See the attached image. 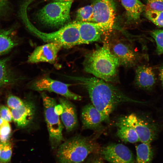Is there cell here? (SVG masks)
Returning <instances> with one entry per match:
<instances>
[{
    "instance_id": "6da1fadb",
    "label": "cell",
    "mask_w": 163,
    "mask_h": 163,
    "mask_svg": "<svg viewBox=\"0 0 163 163\" xmlns=\"http://www.w3.org/2000/svg\"><path fill=\"white\" fill-rule=\"evenodd\" d=\"M87 90L92 104L101 113L104 121L120 104L125 102L144 103L132 99L112 84L96 77L68 76Z\"/></svg>"
},
{
    "instance_id": "7a4b0ae2",
    "label": "cell",
    "mask_w": 163,
    "mask_h": 163,
    "mask_svg": "<svg viewBox=\"0 0 163 163\" xmlns=\"http://www.w3.org/2000/svg\"><path fill=\"white\" fill-rule=\"evenodd\" d=\"M83 64L84 71L95 77L108 82H118L120 64L105 43L86 54Z\"/></svg>"
},
{
    "instance_id": "3957f363",
    "label": "cell",
    "mask_w": 163,
    "mask_h": 163,
    "mask_svg": "<svg viewBox=\"0 0 163 163\" xmlns=\"http://www.w3.org/2000/svg\"><path fill=\"white\" fill-rule=\"evenodd\" d=\"M97 138L78 135L64 141L57 149V163H81L89 155L99 154L101 147Z\"/></svg>"
},
{
    "instance_id": "277c9868",
    "label": "cell",
    "mask_w": 163,
    "mask_h": 163,
    "mask_svg": "<svg viewBox=\"0 0 163 163\" xmlns=\"http://www.w3.org/2000/svg\"><path fill=\"white\" fill-rule=\"evenodd\" d=\"M28 5L21 7L20 14L21 19L28 30L43 41L46 43H56L62 47L70 48L81 44L80 34L78 21L69 23L58 30L52 32H42L37 29L30 22L28 16Z\"/></svg>"
},
{
    "instance_id": "5b68a950",
    "label": "cell",
    "mask_w": 163,
    "mask_h": 163,
    "mask_svg": "<svg viewBox=\"0 0 163 163\" xmlns=\"http://www.w3.org/2000/svg\"><path fill=\"white\" fill-rule=\"evenodd\" d=\"M103 43H106L111 53L118 59L120 66L131 68L137 65L145 55L136 51L130 41L117 35L107 34Z\"/></svg>"
},
{
    "instance_id": "8992f818",
    "label": "cell",
    "mask_w": 163,
    "mask_h": 163,
    "mask_svg": "<svg viewBox=\"0 0 163 163\" xmlns=\"http://www.w3.org/2000/svg\"><path fill=\"white\" fill-rule=\"evenodd\" d=\"M72 2L54 1L45 5L37 14L42 24L52 27H63L70 20V11Z\"/></svg>"
},
{
    "instance_id": "52a82bcc",
    "label": "cell",
    "mask_w": 163,
    "mask_h": 163,
    "mask_svg": "<svg viewBox=\"0 0 163 163\" xmlns=\"http://www.w3.org/2000/svg\"><path fill=\"white\" fill-rule=\"evenodd\" d=\"M41 94L51 147L53 150H56L64 141L63 126L59 116L55 112L56 103L55 99L44 92Z\"/></svg>"
},
{
    "instance_id": "ba28073f",
    "label": "cell",
    "mask_w": 163,
    "mask_h": 163,
    "mask_svg": "<svg viewBox=\"0 0 163 163\" xmlns=\"http://www.w3.org/2000/svg\"><path fill=\"white\" fill-rule=\"evenodd\" d=\"M71 85L46 76L33 81L29 84L28 87L30 89L35 91L53 92L68 99L81 100L82 96L69 90V87Z\"/></svg>"
},
{
    "instance_id": "9c48e42d",
    "label": "cell",
    "mask_w": 163,
    "mask_h": 163,
    "mask_svg": "<svg viewBox=\"0 0 163 163\" xmlns=\"http://www.w3.org/2000/svg\"><path fill=\"white\" fill-rule=\"evenodd\" d=\"M99 153L109 163H134V159L131 150L119 143H110L101 147Z\"/></svg>"
},
{
    "instance_id": "30bf717a",
    "label": "cell",
    "mask_w": 163,
    "mask_h": 163,
    "mask_svg": "<svg viewBox=\"0 0 163 163\" xmlns=\"http://www.w3.org/2000/svg\"><path fill=\"white\" fill-rule=\"evenodd\" d=\"M78 22L81 44H88L101 41L103 35L113 28L108 24L103 23L94 22Z\"/></svg>"
},
{
    "instance_id": "8fae6325",
    "label": "cell",
    "mask_w": 163,
    "mask_h": 163,
    "mask_svg": "<svg viewBox=\"0 0 163 163\" xmlns=\"http://www.w3.org/2000/svg\"><path fill=\"white\" fill-rule=\"evenodd\" d=\"M125 122L136 131L139 141L150 144L156 135V128L134 113L123 117Z\"/></svg>"
},
{
    "instance_id": "7c38bea8",
    "label": "cell",
    "mask_w": 163,
    "mask_h": 163,
    "mask_svg": "<svg viewBox=\"0 0 163 163\" xmlns=\"http://www.w3.org/2000/svg\"><path fill=\"white\" fill-rule=\"evenodd\" d=\"M94 22L108 24L113 27L116 15L114 0H92Z\"/></svg>"
},
{
    "instance_id": "4fadbf2b",
    "label": "cell",
    "mask_w": 163,
    "mask_h": 163,
    "mask_svg": "<svg viewBox=\"0 0 163 163\" xmlns=\"http://www.w3.org/2000/svg\"><path fill=\"white\" fill-rule=\"evenodd\" d=\"M62 47L60 44L54 42L48 43L38 46L29 56L27 62L30 63L41 62L53 63Z\"/></svg>"
},
{
    "instance_id": "5bb4252c",
    "label": "cell",
    "mask_w": 163,
    "mask_h": 163,
    "mask_svg": "<svg viewBox=\"0 0 163 163\" xmlns=\"http://www.w3.org/2000/svg\"><path fill=\"white\" fill-rule=\"evenodd\" d=\"M82 128L94 130L100 129L104 120L100 112L92 104L83 107L81 112Z\"/></svg>"
},
{
    "instance_id": "9a60e30c",
    "label": "cell",
    "mask_w": 163,
    "mask_h": 163,
    "mask_svg": "<svg viewBox=\"0 0 163 163\" xmlns=\"http://www.w3.org/2000/svg\"><path fill=\"white\" fill-rule=\"evenodd\" d=\"M156 82L155 75L151 67L144 65L137 66L134 79L137 87L144 90H151L155 86Z\"/></svg>"
},
{
    "instance_id": "2e32d148",
    "label": "cell",
    "mask_w": 163,
    "mask_h": 163,
    "mask_svg": "<svg viewBox=\"0 0 163 163\" xmlns=\"http://www.w3.org/2000/svg\"><path fill=\"white\" fill-rule=\"evenodd\" d=\"M35 110L34 105L32 102H25L24 105L19 108L11 110L13 120L18 127H24L32 121Z\"/></svg>"
},
{
    "instance_id": "e0dca14e",
    "label": "cell",
    "mask_w": 163,
    "mask_h": 163,
    "mask_svg": "<svg viewBox=\"0 0 163 163\" xmlns=\"http://www.w3.org/2000/svg\"><path fill=\"white\" fill-rule=\"evenodd\" d=\"M59 102L62 111L61 117L62 121L67 132L75 127L77 124V117L75 107L66 98H59Z\"/></svg>"
},
{
    "instance_id": "ac0fdd59",
    "label": "cell",
    "mask_w": 163,
    "mask_h": 163,
    "mask_svg": "<svg viewBox=\"0 0 163 163\" xmlns=\"http://www.w3.org/2000/svg\"><path fill=\"white\" fill-rule=\"evenodd\" d=\"M126 11L125 17L129 23H135L139 21L140 15L145 11L146 6L139 0H121Z\"/></svg>"
},
{
    "instance_id": "d6986e66",
    "label": "cell",
    "mask_w": 163,
    "mask_h": 163,
    "mask_svg": "<svg viewBox=\"0 0 163 163\" xmlns=\"http://www.w3.org/2000/svg\"><path fill=\"white\" fill-rule=\"evenodd\" d=\"M117 135L122 141L134 143L139 140L135 130L124 120L123 117L120 118L116 123Z\"/></svg>"
},
{
    "instance_id": "ffe728a7",
    "label": "cell",
    "mask_w": 163,
    "mask_h": 163,
    "mask_svg": "<svg viewBox=\"0 0 163 163\" xmlns=\"http://www.w3.org/2000/svg\"><path fill=\"white\" fill-rule=\"evenodd\" d=\"M14 33L13 27L0 30V55L8 52L18 45Z\"/></svg>"
},
{
    "instance_id": "44dd1931",
    "label": "cell",
    "mask_w": 163,
    "mask_h": 163,
    "mask_svg": "<svg viewBox=\"0 0 163 163\" xmlns=\"http://www.w3.org/2000/svg\"><path fill=\"white\" fill-rule=\"evenodd\" d=\"M17 77L12 70L7 59H0V88L16 82Z\"/></svg>"
},
{
    "instance_id": "7402d4cb",
    "label": "cell",
    "mask_w": 163,
    "mask_h": 163,
    "mask_svg": "<svg viewBox=\"0 0 163 163\" xmlns=\"http://www.w3.org/2000/svg\"><path fill=\"white\" fill-rule=\"evenodd\" d=\"M136 163H150L152 157L150 144L142 143L136 147Z\"/></svg>"
},
{
    "instance_id": "603a6c76",
    "label": "cell",
    "mask_w": 163,
    "mask_h": 163,
    "mask_svg": "<svg viewBox=\"0 0 163 163\" xmlns=\"http://www.w3.org/2000/svg\"><path fill=\"white\" fill-rule=\"evenodd\" d=\"M76 21L81 22H94V10L91 4L81 7L78 10Z\"/></svg>"
},
{
    "instance_id": "cb8c5ba5",
    "label": "cell",
    "mask_w": 163,
    "mask_h": 163,
    "mask_svg": "<svg viewBox=\"0 0 163 163\" xmlns=\"http://www.w3.org/2000/svg\"><path fill=\"white\" fill-rule=\"evenodd\" d=\"M145 17L156 25L163 27V11H156L146 8L145 10Z\"/></svg>"
},
{
    "instance_id": "d4e9b609",
    "label": "cell",
    "mask_w": 163,
    "mask_h": 163,
    "mask_svg": "<svg viewBox=\"0 0 163 163\" xmlns=\"http://www.w3.org/2000/svg\"><path fill=\"white\" fill-rule=\"evenodd\" d=\"M150 34L156 43V53L158 55L163 54V29L153 30Z\"/></svg>"
},
{
    "instance_id": "484cf974",
    "label": "cell",
    "mask_w": 163,
    "mask_h": 163,
    "mask_svg": "<svg viewBox=\"0 0 163 163\" xmlns=\"http://www.w3.org/2000/svg\"><path fill=\"white\" fill-rule=\"evenodd\" d=\"M11 132L9 122L0 117V142L5 143L8 141Z\"/></svg>"
},
{
    "instance_id": "4316f807",
    "label": "cell",
    "mask_w": 163,
    "mask_h": 163,
    "mask_svg": "<svg viewBox=\"0 0 163 163\" xmlns=\"http://www.w3.org/2000/svg\"><path fill=\"white\" fill-rule=\"evenodd\" d=\"M12 154V147L11 143L8 141L4 143L0 154V163H8Z\"/></svg>"
},
{
    "instance_id": "83f0119b",
    "label": "cell",
    "mask_w": 163,
    "mask_h": 163,
    "mask_svg": "<svg viewBox=\"0 0 163 163\" xmlns=\"http://www.w3.org/2000/svg\"><path fill=\"white\" fill-rule=\"evenodd\" d=\"M24 102L19 97L13 95L9 96L7 100V104L10 109H16L22 106Z\"/></svg>"
},
{
    "instance_id": "f1b7e54d",
    "label": "cell",
    "mask_w": 163,
    "mask_h": 163,
    "mask_svg": "<svg viewBox=\"0 0 163 163\" xmlns=\"http://www.w3.org/2000/svg\"><path fill=\"white\" fill-rule=\"evenodd\" d=\"M145 8L156 11H163V0H145Z\"/></svg>"
},
{
    "instance_id": "f546056e",
    "label": "cell",
    "mask_w": 163,
    "mask_h": 163,
    "mask_svg": "<svg viewBox=\"0 0 163 163\" xmlns=\"http://www.w3.org/2000/svg\"><path fill=\"white\" fill-rule=\"evenodd\" d=\"M0 117L8 122L13 120L11 110L5 105H2L0 107Z\"/></svg>"
},
{
    "instance_id": "4dcf8cb0",
    "label": "cell",
    "mask_w": 163,
    "mask_h": 163,
    "mask_svg": "<svg viewBox=\"0 0 163 163\" xmlns=\"http://www.w3.org/2000/svg\"><path fill=\"white\" fill-rule=\"evenodd\" d=\"M9 11V0H0V19L6 17Z\"/></svg>"
},
{
    "instance_id": "1f68e13d",
    "label": "cell",
    "mask_w": 163,
    "mask_h": 163,
    "mask_svg": "<svg viewBox=\"0 0 163 163\" xmlns=\"http://www.w3.org/2000/svg\"><path fill=\"white\" fill-rule=\"evenodd\" d=\"M158 71L159 80L163 87V63L159 66Z\"/></svg>"
},
{
    "instance_id": "d6a6232c",
    "label": "cell",
    "mask_w": 163,
    "mask_h": 163,
    "mask_svg": "<svg viewBox=\"0 0 163 163\" xmlns=\"http://www.w3.org/2000/svg\"><path fill=\"white\" fill-rule=\"evenodd\" d=\"M91 163H105L102 157H97L94 158Z\"/></svg>"
},
{
    "instance_id": "836d02e7",
    "label": "cell",
    "mask_w": 163,
    "mask_h": 163,
    "mask_svg": "<svg viewBox=\"0 0 163 163\" xmlns=\"http://www.w3.org/2000/svg\"><path fill=\"white\" fill-rule=\"evenodd\" d=\"M54 1H58L61 2H73L74 0H53Z\"/></svg>"
},
{
    "instance_id": "e575fe53",
    "label": "cell",
    "mask_w": 163,
    "mask_h": 163,
    "mask_svg": "<svg viewBox=\"0 0 163 163\" xmlns=\"http://www.w3.org/2000/svg\"><path fill=\"white\" fill-rule=\"evenodd\" d=\"M4 143L0 142V154L1 152V150L2 148V147L4 145Z\"/></svg>"
},
{
    "instance_id": "d590c367",
    "label": "cell",
    "mask_w": 163,
    "mask_h": 163,
    "mask_svg": "<svg viewBox=\"0 0 163 163\" xmlns=\"http://www.w3.org/2000/svg\"><path fill=\"white\" fill-rule=\"evenodd\" d=\"M88 163V162H83L81 163Z\"/></svg>"
}]
</instances>
